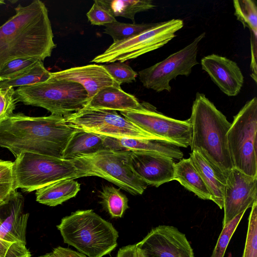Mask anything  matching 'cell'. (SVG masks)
<instances>
[{
	"mask_svg": "<svg viewBox=\"0 0 257 257\" xmlns=\"http://www.w3.org/2000/svg\"><path fill=\"white\" fill-rule=\"evenodd\" d=\"M15 10V14L0 26V68L18 58L43 61L56 46L44 3L35 0L25 7L20 4Z\"/></svg>",
	"mask_w": 257,
	"mask_h": 257,
	"instance_id": "6da1fadb",
	"label": "cell"
},
{
	"mask_svg": "<svg viewBox=\"0 0 257 257\" xmlns=\"http://www.w3.org/2000/svg\"><path fill=\"white\" fill-rule=\"evenodd\" d=\"M76 130L62 115L13 113L0 122V147L8 149L15 158L28 152L62 159L64 149Z\"/></svg>",
	"mask_w": 257,
	"mask_h": 257,
	"instance_id": "7a4b0ae2",
	"label": "cell"
},
{
	"mask_svg": "<svg viewBox=\"0 0 257 257\" xmlns=\"http://www.w3.org/2000/svg\"><path fill=\"white\" fill-rule=\"evenodd\" d=\"M191 150L199 152L212 166L227 177L233 168L227 134L231 125L205 95L197 92L191 114Z\"/></svg>",
	"mask_w": 257,
	"mask_h": 257,
	"instance_id": "3957f363",
	"label": "cell"
},
{
	"mask_svg": "<svg viewBox=\"0 0 257 257\" xmlns=\"http://www.w3.org/2000/svg\"><path fill=\"white\" fill-rule=\"evenodd\" d=\"M64 242L88 257H102L117 246V231L92 210H77L57 225Z\"/></svg>",
	"mask_w": 257,
	"mask_h": 257,
	"instance_id": "277c9868",
	"label": "cell"
},
{
	"mask_svg": "<svg viewBox=\"0 0 257 257\" xmlns=\"http://www.w3.org/2000/svg\"><path fill=\"white\" fill-rule=\"evenodd\" d=\"M15 95L17 102L63 116L83 108L89 101L87 92L81 84L51 76L44 82L18 87Z\"/></svg>",
	"mask_w": 257,
	"mask_h": 257,
	"instance_id": "5b68a950",
	"label": "cell"
},
{
	"mask_svg": "<svg viewBox=\"0 0 257 257\" xmlns=\"http://www.w3.org/2000/svg\"><path fill=\"white\" fill-rule=\"evenodd\" d=\"M13 162L14 188L31 192L53 183L83 177L73 160L22 152Z\"/></svg>",
	"mask_w": 257,
	"mask_h": 257,
	"instance_id": "8992f818",
	"label": "cell"
},
{
	"mask_svg": "<svg viewBox=\"0 0 257 257\" xmlns=\"http://www.w3.org/2000/svg\"><path fill=\"white\" fill-rule=\"evenodd\" d=\"M131 151L105 149L73 160L83 177L97 176L135 195H141L148 185L133 168Z\"/></svg>",
	"mask_w": 257,
	"mask_h": 257,
	"instance_id": "52a82bcc",
	"label": "cell"
},
{
	"mask_svg": "<svg viewBox=\"0 0 257 257\" xmlns=\"http://www.w3.org/2000/svg\"><path fill=\"white\" fill-rule=\"evenodd\" d=\"M257 98L246 102L233 117L227 134L228 149L235 168L257 177Z\"/></svg>",
	"mask_w": 257,
	"mask_h": 257,
	"instance_id": "ba28073f",
	"label": "cell"
},
{
	"mask_svg": "<svg viewBox=\"0 0 257 257\" xmlns=\"http://www.w3.org/2000/svg\"><path fill=\"white\" fill-rule=\"evenodd\" d=\"M184 26L181 19H172L157 23L152 28L136 36L113 42L102 53L91 61L97 63L124 62L158 49L176 36Z\"/></svg>",
	"mask_w": 257,
	"mask_h": 257,
	"instance_id": "9c48e42d",
	"label": "cell"
},
{
	"mask_svg": "<svg viewBox=\"0 0 257 257\" xmlns=\"http://www.w3.org/2000/svg\"><path fill=\"white\" fill-rule=\"evenodd\" d=\"M64 117L77 129L104 136L159 139L141 130L115 110L84 107Z\"/></svg>",
	"mask_w": 257,
	"mask_h": 257,
	"instance_id": "30bf717a",
	"label": "cell"
},
{
	"mask_svg": "<svg viewBox=\"0 0 257 257\" xmlns=\"http://www.w3.org/2000/svg\"><path fill=\"white\" fill-rule=\"evenodd\" d=\"M203 33L189 44L165 59L139 72V77L144 87L157 92H170V82L179 75L189 76L192 68L198 64L197 56L199 44L205 37Z\"/></svg>",
	"mask_w": 257,
	"mask_h": 257,
	"instance_id": "8fae6325",
	"label": "cell"
},
{
	"mask_svg": "<svg viewBox=\"0 0 257 257\" xmlns=\"http://www.w3.org/2000/svg\"><path fill=\"white\" fill-rule=\"evenodd\" d=\"M120 113L141 130L159 139L180 147L187 148L190 145L191 125L188 119L181 120L167 116L146 102L141 103L138 109Z\"/></svg>",
	"mask_w": 257,
	"mask_h": 257,
	"instance_id": "7c38bea8",
	"label": "cell"
},
{
	"mask_svg": "<svg viewBox=\"0 0 257 257\" xmlns=\"http://www.w3.org/2000/svg\"><path fill=\"white\" fill-rule=\"evenodd\" d=\"M136 245L139 257H194L185 234L170 225L153 228Z\"/></svg>",
	"mask_w": 257,
	"mask_h": 257,
	"instance_id": "4fadbf2b",
	"label": "cell"
},
{
	"mask_svg": "<svg viewBox=\"0 0 257 257\" xmlns=\"http://www.w3.org/2000/svg\"><path fill=\"white\" fill-rule=\"evenodd\" d=\"M257 177L233 168L226 178L224 192L222 227L257 202Z\"/></svg>",
	"mask_w": 257,
	"mask_h": 257,
	"instance_id": "5bb4252c",
	"label": "cell"
},
{
	"mask_svg": "<svg viewBox=\"0 0 257 257\" xmlns=\"http://www.w3.org/2000/svg\"><path fill=\"white\" fill-rule=\"evenodd\" d=\"M131 162L138 176L148 185L158 187L174 180L175 164L170 156L155 152H131Z\"/></svg>",
	"mask_w": 257,
	"mask_h": 257,
	"instance_id": "9a60e30c",
	"label": "cell"
},
{
	"mask_svg": "<svg viewBox=\"0 0 257 257\" xmlns=\"http://www.w3.org/2000/svg\"><path fill=\"white\" fill-rule=\"evenodd\" d=\"M202 69L224 94L235 96L244 82L242 73L237 64L226 57L212 54L201 60Z\"/></svg>",
	"mask_w": 257,
	"mask_h": 257,
	"instance_id": "2e32d148",
	"label": "cell"
},
{
	"mask_svg": "<svg viewBox=\"0 0 257 257\" xmlns=\"http://www.w3.org/2000/svg\"><path fill=\"white\" fill-rule=\"evenodd\" d=\"M57 79L81 84L87 91L89 100L101 89L109 86H120L102 65L89 64L51 72Z\"/></svg>",
	"mask_w": 257,
	"mask_h": 257,
	"instance_id": "e0dca14e",
	"label": "cell"
},
{
	"mask_svg": "<svg viewBox=\"0 0 257 257\" xmlns=\"http://www.w3.org/2000/svg\"><path fill=\"white\" fill-rule=\"evenodd\" d=\"M6 217L2 219L0 238L12 242L26 245V228L29 214L24 212V198L16 191L9 201L4 205Z\"/></svg>",
	"mask_w": 257,
	"mask_h": 257,
	"instance_id": "ac0fdd59",
	"label": "cell"
},
{
	"mask_svg": "<svg viewBox=\"0 0 257 257\" xmlns=\"http://www.w3.org/2000/svg\"><path fill=\"white\" fill-rule=\"evenodd\" d=\"M106 149L120 151L155 152L171 157L183 159V153L178 145L163 139L115 138L104 136Z\"/></svg>",
	"mask_w": 257,
	"mask_h": 257,
	"instance_id": "d6986e66",
	"label": "cell"
},
{
	"mask_svg": "<svg viewBox=\"0 0 257 257\" xmlns=\"http://www.w3.org/2000/svg\"><path fill=\"white\" fill-rule=\"evenodd\" d=\"M85 107L122 111L138 109L141 103L134 95L124 91L120 86H109L99 91Z\"/></svg>",
	"mask_w": 257,
	"mask_h": 257,
	"instance_id": "ffe728a7",
	"label": "cell"
},
{
	"mask_svg": "<svg viewBox=\"0 0 257 257\" xmlns=\"http://www.w3.org/2000/svg\"><path fill=\"white\" fill-rule=\"evenodd\" d=\"M211 195V201L223 209L227 177L218 171L198 151H193L189 158Z\"/></svg>",
	"mask_w": 257,
	"mask_h": 257,
	"instance_id": "44dd1931",
	"label": "cell"
},
{
	"mask_svg": "<svg viewBox=\"0 0 257 257\" xmlns=\"http://www.w3.org/2000/svg\"><path fill=\"white\" fill-rule=\"evenodd\" d=\"M105 149L104 136L77 129L64 149L62 159L73 160L78 157Z\"/></svg>",
	"mask_w": 257,
	"mask_h": 257,
	"instance_id": "7402d4cb",
	"label": "cell"
},
{
	"mask_svg": "<svg viewBox=\"0 0 257 257\" xmlns=\"http://www.w3.org/2000/svg\"><path fill=\"white\" fill-rule=\"evenodd\" d=\"M80 184L74 179L60 180L36 191V201L49 206H56L75 197Z\"/></svg>",
	"mask_w": 257,
	"mask_h": 257,
	"instance_id": "603a6c76",
	"label": "cell"
},
{
	"mask_svg": "<svg viewBox=\"0 0 257 257\" xmlns=\"http://www.w3.org/2000/svg\"><path fill=\"white\" fill-rule=\"evenodd\" d=\"M174 180L199 198L211 200V195L190 159H182L175 164Z\"/></svg>",
	"mask_w": 257,
	"mask_h": 257,
	"instance_id": "cb8c5ba5",
	"label": "cell"
},
{
	"mask_svg": "<svg viewBox=\"0 0 257 257\" xmlns=\"http://www.w3.org/2000/svg\"><path fill=\"white\" fill-rule=\"evenodd\" d=\"M114 17H121L131 19L135 23L136 14L155 7L150 0H96Z\"/></svg>",
	"mask_w": 257,
	"mask_h": 257,
	"instance_id": "d4e9b609",
	"label": "cell"
},
{
	"mask_svg": "<svg viewBox=\"0 0 257 257\" xmlns=\"http://www.w3.org/2000/svg\"><path fill=\"white\" fill-rule=\"evenodd\" d=\"M51 74L44 67L43 61L39 60L12 78L0 81V88L6 89L35 84L48 79Z\"/></svg>",
	"mask_w": 257,
	"mask_h": 257,
	"instance_id": "484cf974",
	"label": "cell"
},
{
	"mask_svg": "<svg viewBox=\"0 0 257 257\" xmlns=\"http://www.w3.org/2000/svg\"><path fill=\"white\" fill-rule=\"evenodd\" d=\"M99 197L100 203L112 218H121L128 208L126 196L112 186H104Z\"/></svg>",
	"mask_w": 257,
	"mask_h": 257,
	"instance_id": "4316f807",
	"label": "cell"
},
{
	"mask_svg": "<svg viewBox=\"0 0 257 257\" xmlns=\"http://www.w3.org/2000/svg\"><path fill=\"white\" fill-rule=\"evenodd\" d=\"M156 23L136 24L115 22L105 25L104 33L110 35L113 42L136 36L154 27Z\"/></svg>",
	"mask_w": 257,
	"mask_h": 257,
	"instance_id": "83f0119b",
	"label": "cell"
},
{
	"mask_svg": "<svg viewBox=\"0 0 257 257\" xmlns=\"http://www.w3.org/2000/svg\"><path fill=\"white\" fill-rule=\"evenodd\" d=\"M234 15L244 28L257 35V7L252 0H234Z\"/></svg>",
	"mask_w": 257,
	"mask_h": 257,
	"instance_id": "f1b7e54d",
	"label": "cell"
},
{
	"mask_svg": "<svg viewBox=\"0 0 257 257\" xmlns=\"http://www.w3.org/2000/svg\"><path fill=\"white\" fill-rule=\"evenodd\" d=\"M13 162L0 160V208L17 191L14 188Z\"/></svg>",
	"mask_w": 257,
	"mask_h": 257,
	"instance_id": "f546056e",
	"label": "cell"
},
{
	"mask_svg": "<svg viewBox=\"0 0 257 257\" xmlns=\"http://www.w3.org/2000/svg\"><path fill=\"white\" fill-rule=\"evenodd\" d=\"M245 212H242L223 226V229L210 257H224L230 239Z\"/></svg>",
	"mask_w": 257,
	"mask_h": 257,
	"instance_id": "4dcf8cb0",
	"label": "cell"
},
{
	"mask_svg": "<svg viewBox=\"0 0 257 257\" xmlns=\"http://www.w3.org/2000/svg\"><path fill=\"white\" fill-rule=\"evenodd\" d=\"M251 208L242 257H257V202L253 204Z\"/></svg>",
	"mask_w": 257,
	"mask_h": 257,
	"instance_id": "1f68e13d",
	"label": "cell"
},
{
	"mask_svg": "<svg viewBox=\"0 0 257 257\" xmlns=\"http://www.w3.org/2000/svg\"><path fill=\"white\" fill-rule=\"evenodd\" d=\"M110 76L118 83H131L136 80L138 73L124 62H114L103 65Z\"/></svg>",
	"mask_w": 257,
	"mask_h": 257,
	"instance_id": "d6a6232c",
	"label": "cell"
},
{
	"mask_svg": "<svg viewBox=\"0 0 257 257\" xmlns=\"http://www.w3.org/2000/svg\"><path fill=\"white\" fill-rule=\"evenodd\" d=\"M39 60L32 58H23L7 62L0 68V81L12 78Z\"/></svg>",
	"mask_w": 257,
	"mask_h": 257,
	"instance_id": "836d02e7",
	"label": "cell"
},
{
	"mask_svg": "<svg viewBox=\"0 0 257 257\" xmlns=\"http://www.w3.org/2000/svg\"><path fill=\"white\" fill-rule=\"evenodd\" d=\"M88 20L91 25L105 26L116 22V20L106 9L99 4L96 0L86 13Z\"/></svg>",
	"mask_w": 257,
	"mask_h": 257,
	"instance_id": "e575fe53",
	"label": "cell"
},
{
	"mask_svg": "<svg viewBox=\"0 0 257 257\" xmlns=\"http://www.w3.org/2000/svg\"><path fill=\"white\" fill-rule=\"evenodd\" d=\"M14 88H0V122L14 113L18 102L15 95Z\"/></svg>",
	"mask_w": 257,
	"mask_h": 257,
	"instance_id": "d590c367",
	"label": "cell"
},
{
	"mask_svg": "<svg viewBox=\"0 0 257 257\" xmlns=\"http://www.w3.org/2000/svg\"><path fill=\"white\" fill-rule=\"evenodd\" d=\"M26 245L20 242H12L0 238V257H31Z\"/></svg>",
	"mask_w": 257,
	"mask_h": 257,
	"instance_id": "8d00e7d4",
	"label": "cell"
},
{
	"mask_svg": "<svg viewBox=\"0 0 257 257\" xmlns=\"http://www.w3.org/2000/svg\"><path fill=\"white\" fill-rule=\"evenodd\" d=\"M251 33V69L252 73L251 77L253 80L256 83V40L257 35Z\"/></svg>",
	"mask_w": 257,
	"mask_h": 257,
	"instance_id": "74e56055",
	"label": "cell"
},
{
	"mask_svg": "<svg viewBox=\"0 0 257 257\" xmlns=\"http://www.w3.org/2000/svg\"><path fill=\"white\" fill-rule=\"evenodd\" d=\"M52 253L54 257H87L83 253L61 246L55 248Z\"/></svg>",
	"mask_w": 257,
	"mask_h": 257,
	"instance_id": "f35d334b",
	"label": "cell"
},
{
	"mask_svg": "<svg viewBox=\"0 0 257 257\" xmlns=\"http://www.w3.org/2000/svg\"><path fill=\"white\" fill-rule=\"evenodd\" d=\"M116 257H139L136 244L128 245L120 248Z\"/></svg>",
	"mask_w": 257,
	"mask_h": 257,
	"instance_id": "ab89813d",
	"label": "cell"
},
{
	"mask_svg": "<svg viewBox=\"0 0 257 257\" xmlns=\"http://www.w3.org/2000/svg\"><path fill=\"white\" fill-rule=\"evenodd\" d=\"M39 257H54V255L52 252H50Z\"/></svg>",
	"mask_w": 257,
	"mask_h": 257,
	"instance_id": "60d3db41",
	"label": "cell"
},
{
	"mask_svg": "<svg viewBox=\"0 0 257 257\" xmlns=\"http://www.w3.org/2000/svg\"><path fill=\"white\" fill-rule=\"evenodd\" d=\"M5 4V2L4 1L0 0V5Z\"/></svg>",
	"mask_w": 257,
	"mask_h": 257,
	"instance_id": "b9f144b4",
	"label": "cell"
},
{
	"mask_svg": "<svg viewBox=\"0 0 257 257\" xmlns=\"http://www.w3.org/2000/svg\"><path fill=\"white\" fill-rule=\"evenodd\" d=\"M2 220L1 219V217H0V225H1V223H2Z\"/></svg>",
	"mask_w": 257,
	"mask_h": 257,
	"instance_id": "7bdbcfd3",
	"label": "cell"
}]
</instances>
